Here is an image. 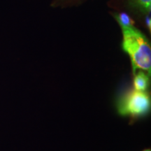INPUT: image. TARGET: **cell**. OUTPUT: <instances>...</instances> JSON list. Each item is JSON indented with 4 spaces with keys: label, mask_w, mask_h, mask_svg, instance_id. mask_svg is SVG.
Returning a JSON list of instances; mask_svg holds the SVG:
<instances>
[{
    "label": "cell",
    "mask_w": 151,
    "mask_h": 151,
    "mask_svg": "<svg viewBox=\"0 0 151 151\" xmlns=\"http://www.w3.org/2000/svg\"><path fill=\"white\" fill-rule=\"evenodd\" d=\"M120 27L122 32V48L131 60L132 73L142 70L150 76L151 48L148 39L134 24Z\"/></svg>",
    "instance_id": "cell-1"
},
{
    "label": "cell",
    "mask_w": 151,
    "mask_h": 151,
    "mask_svg": "<svg viewBox=\"0 0 151 151\" xmlns=\"http://www.w3.org/2000/svg\"><path fill=\"white\" fill-rule=\"evenodd\" d=\"M116 109L119 116L129 118L131 124L146 118L151 111L150 92L134 88L122 92L116 100Z\"/></svg>",
    "instance_id": "cell-2"
},
{
    "label": "cell",
    "mask_w": 151,
    "mask_h": 151,
    "mask_svg": "<svg viewBox=\"0 0 151 151\" xmlns=\"http://www.w3.org/2000/svg\"><path fill=\"white\" fill-rule=\"evenodd\" d=\"M133 75L134 89L140 92H148L150 84V76L142 70L137 71Z\"/></svg>",
    "instance_id": "cell-3"
},
{
    "label": "cell",
    "mask_w": 151,
    "mask_h": 151,
    "mask_svg": "<svg viewBox=\"0 0 151 151\" xmlns=\"http://www.w3.org/2000/svg\"><path fill=\"white\" fill-rule=\"evenodd\" d=\"M129 7L141 15H149L151 10V0H127Z\"/></svg>",
    "instance_id": "cell-4"
},
{
    "label": "cell",
    "mask_w": 151,
    "mask_h": 151,
    "mask_svg": "<svg viewBox=\"0 0 151 151\" xmlns=\"http://www.w3.org/2000/svg\"><path fill=\"white\" fill-rule=\"evenodd\" d=\"M114 18H116L117 22L120 24V27H123V26H128L134 24L133 21L129 16H128L125 14H115Z\"/></svg>",
    "instance_id": "cell-5"
},
{
    "label": "cell",
    "mask_w": 151,
    "mask_h": 151,
    "mask_svg": "<svg viewBox=\"0 0 151 151\" xmlns=\"http://www.w3.org/2000/svg\"><path fill=\"white\" fill-rule=\"evenodd\" d=\"M142 151H151V149L150 148H146V149H144V150H142Z\"/></svg>",
    "instance_id": "cell-6"
}]
</instances>
